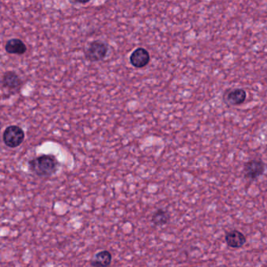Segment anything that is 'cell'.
Here are the masks:
<instances>
[{"label":"cell","mask_w":267,"mask_h":267,"mask_svg":"<svg viewBox=\"0 0 267 267\" xmlns=\"http://www.w3.org/2000/svg\"><path fill=\"white\" fill-rule=\"evenodd\" d=\"M24 132L20 126L18 125H10L6 127L3 134L2 140L6 146L10 148H16L24 142Z\"/></svg>","instance_id":"2"},{"label":"cell","mask_w":267,"mask_h":267,"mask_svg":"<svg viewBox=\"0 0 267 267\" xmlns=\"http://www.w3.org/2000/svg\"><path fill=\"white\" fill-rule=\"evenodd\" d=\"M28 166L36 176L47 177L55 174L59 168V163L54 155H42L30 160Z\"/></svg>","instance_id":"1"},{"label":"cell","mask_w":267,"mask_h":267,"mask_svg":"<svg viewBox=\"0 0 267 267\" xmlns=\"http://www.w3.org/2000/svg\"><path fill=\"white\" fill-rule=\"evenodd\" d=\"M169 220H170V216L168 212L162 208L157 210L156 212L153 214L152 218H151L153 224L157 226L165 225L168 224Z\"/></svg>","instance_id":"11"},{"label":"cell","mask_w":267,"mask_h":267,"mask_svg":"<svg viewBox=\"0 0 267 267\" xmlns=\"http://www.w3.org/2000/svg\"><path fill=\"white\" fill-rule=\"evenodd\" d=\"M20 76L14 71H6L2 78V87L9 90L11 93H18L22 85Z\"/></svg>","instance_id":"5"},{"label":"cell","mask_w":267,"mask_h":267,"mask_svg":"<svg viewBox=\"0 0 267 267\" xmlns=\"http://www.w3.org/2000/svg\"><path fill=\"white\" fill-rule=\"evenodd\" d=\"M108 46L103 41L95 40L89 44L85 50V57L91 62H101L107 57Z\"/></svg>","instance_id":"3"},{"label":"cell","mask_w":267,"mask_h":267,"mask_svg":"<svg viewBox=\"0 0 267 267\" xmlns=\"http://www.w3.org/2000/svg\"><path fill=\"white\" fill-rule=\"evenodd\" d=\"M266 170L265 163L260 159H252L246 163L244 167V173L247 180H255L264 173Z\"/></svg>","instance_id":"4"},{"label":"cell","mask_w":267,"mask_h":267,"mask_svg":"<svg viewBox=\"0 0 267 267\" xmlns=\"http://www.w3.org/2000/svg\"><path fill=\"white\" fill-rule=\"evenodd\" d=\"M112 261V255L108 251H101L96 254L92 261L94 267H108Z\"/></svg>","instance_id":"9"},{"label":"cell","mask_w":267,"mask_h":267,"mask_svg":"<svg viewBox=\"0 0 267 267\" xmlns=\"http://www.w3.org/2000/svg\"><path fill=\"white\" fill-rule=\"evenodd\" d=\"M6 53L15 55H23L27 52V46L20 39H11L5 44Z\"/></svg>","instance_id":"7"},{"label":"cell","mask_w":267,"mask_h":267,"mask_svg":"<svg viewBox=\"0 0 267 267\" xmlns=\"http://www.w3.org/2000/svg\"><path fill=\"white\" fill-rule=\"evenodd\" d=\"M247 93L243 89H232L227 94V101L230 104L241 105L246 101Z\"/></svg>","instance_id":"10"},{"label":"cell","mask_w":267,"mask_h":267,"mask_svg":"<svg viewBox=\"0 0 267 267\" xmlns=\"http://www.w3.org/2000/svg\"><path fill=\"white\" fill-rule=\"evenodd\" d=\"M226 242L229 247L238 248L246 243V236L238 230H232L226 235Z\"/></svg>","instance_id":"8"},{"label":"cell","mask_w":267,"mask_h":267,"mask_svg":"<svg viewBox=\"0 0 267 267\" xmlns=\"http://www.w3.org/2000/svg\"><path fill=\"white\" fill-rule=\"evenodd\" d=\"M150 61L149 52L144 48H137L131 54L129 62L136 68H143L148 64Z\"/></svg>","instance_id":"6"}]
</instances>
